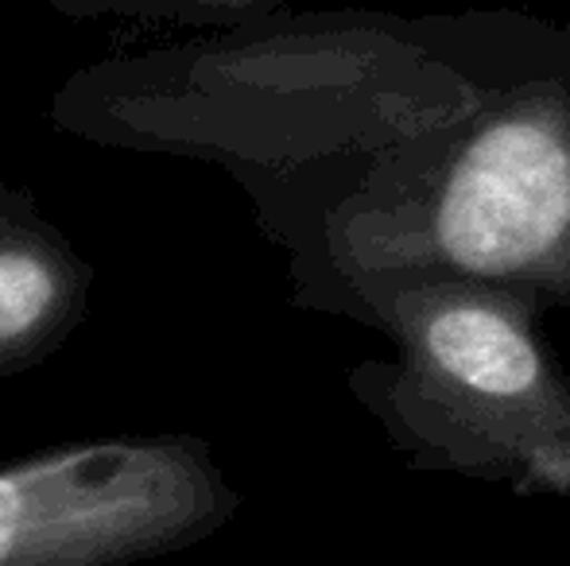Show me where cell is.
Here are the masks:
<instances>
[{"label": "cell", "instance_id": "obj_1", "mask_svg": "<svg viewBox=\"0 0 570 566\" xmlns=\"http://www.w3.org/2000/svg\"><path fill=\"white\" fill-rule=\"evenodd\" d=\"M240 497L198 435H101L0 461V566H136L210 539Z\"/></svg>", "mask_w": 570, "mask_h": 566}, {"label": "cell", "instance_id": "obj_3", "mask_svg": "<svg viewBox=\"0 0 570 566\" xmlns=\"http://www.w3.org/2000/svg\"><path fill=\"white\" fill-rule=\"evenodd\" d=\"M435 265L458 280H570V113L517 101L446 163L423 214Z\"/></svg>", "mask_w": 570, "mask_h": 566}, {"label": "cell", "instance_id": "obj_4", "mask_svg": "<svg viewBox=\"0 0 570 566\" xmlns=\"http://www.w3.org/2000/svg\"><path fill=\"white\" fill-rule=\"evenodd\" d=\"M94 265L39 210L28 187L0 182V377L51 361L90 318Z\"/></svg>", "mask_w": 570, "mask_h": 566}, {"label": "cell", "instance_id": "obj_5", "mask_svg": "<svg viewBox=\"0 0 570 566\" xmlns=\"http://www.w3.org/2000/svg\"><path fill=\"white\" fill-rule=\"evenodd\" d=\"M70 20L179 23V28H229L253 20L276 0H43Z\"/></svg>", "mask_w": 570, "mask_h": 566}, {"label": "cell", "instance_id": "obj_2", "mask_svg": "<svg viewBox=\"0 0 570 566\" xmlns=\"http://www.w3.org/2000/svg\"><path fill=\"white\" fill-rule=\"evenodd\" d=\"M412 404L446 438L485 443L548 489H570V400L528 315L470 287H423L404 302Z\"/></svg>", "mask_w": 570, "mask_h": 566}]
</instances>
